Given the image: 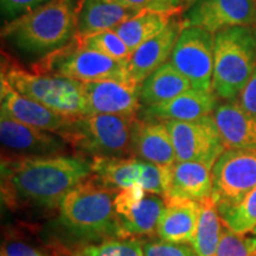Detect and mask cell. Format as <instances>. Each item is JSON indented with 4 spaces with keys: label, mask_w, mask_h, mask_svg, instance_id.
<instances>
[{
    "label": "cell",
    "mask_w": 256,
    "mask_h": 256,
    "mask_svg": "<svg viewBox=\"0 0 256 256\" xmlns=\"http://www.w3.org/2000/svg\"><path fill=\"white\" fill-rule=\"evenodd\" d=\"M92 176V160L74 153L2 156V197L12 210L56 209L70 190Z\"/></svg>",
    "instance_id": "obj_1"
},
{
    "label": "cell",
    "mask_w": 256,
    "mask_h": 256,
    "mask_svg": "<svg viewBox=\"0 0 256 256\" xmlns=\"http://www.w3.org/2000/svg\"><path fill=\"white\" fill-rule=\"evenodd\" d=\"M81 2L82 0H52L2 25V40L19 56L37 62L78 36Z\"/></svg>",
    "instance_id": "obj_2"
},
{
    "label": "cell",
    "mask_w": 256,
    "mask_h": 256,
    "mask_svg": "<svg viewBox=\"0 0 256 256\" xmlns=\"http://www.w3.org/2000/svg\"><path fill=\"white\" fill-rule=\"evenodd\" d=\"M118 192L94 174L70 190L58 206V220L66 235L90 244L119 238L114 206Z\"/></svg>",
    "instance_id": "obj_3"
},
{
    "label": "cell",
    "mask_w": 256,
    "mask_h": 256,
    "mask_svg": "<svg viewBox=\"0 0 256 256\" xmlns=\"http://www.w3.org/2000/svg\"><path fill=\"white\" fill-rule=\"evenodd\" d=\"M138 118L90 114L74 118L60 136L74 154L94 158L133 156L132 130Z\"/></svg>",
    "instance_id": "obj_4"
},
{
    "label": "cell",
    "mask_w": 256,
    "mask_h": 256,
    "mask_svg": "<svg viewBox=\"0 0 256 256\" xmlns=\"http://www.w3.org/2000/svg\"><path fill=\"white\" fill-rule=\"evenodd\" d=\"M22 95L70 118L88 115L82 82L32 72L2 52V75Z\"/></svg>",
    "instance_id": "obj_5"
},
{
    "label": "cell",
    "mask_w": 256,
    "mask_h": 256,
    "mask_svg": "<svg viewBox=\"0 0 256 256\" xmlns=\"http://www.w3.org/2000/svg\"><path fill=\"white\" fill-rule=\"evenodd\" d=\"M256 68V26H236L215 34L212 92L234 101Z\"/></svg>",
    "instance_id": "obj_6"
},
{
    "label": "cell",
    "mask_w": 256,
    "mask_h": 256,
    "mask_svg": "<svg viewBox=\"0 0 256 256\" xmlns=\"http://www.w3.org/2000/svg\"><path fill=\"white\" fill-rule=\"evenodd\" d=\"M32 72L49 74L78 82L120 81L132 83L127 64L83 46L76 36L62 49L31 63Z\"/></svg>",
    "instance_id": "obj_7"
},
{
    "label": "cell",
    "mask_w": 256,
    "mask_h": 256,
    "mask_svg": "<svg viewBox=\"0 0 256 256\" xmlns=\"http://www.w3.org/2000/svg\"><path fill=\"white\" fill-rule=\"evenodd\" d=\"M92 174L115 190L139 185L148 194L166 197L168 166L145 162L138 156L92 159Z\"/></svg>",
    "instance_id": "obj_8"
},
{
    "label": "cell",
    "mask_w": 256,
    "mask_h": 256,
    "mask_svg": "<svg viewBox=\"0 0 256 256\" xmlns=\"http://www.w3.org/2000/svg\"><path fill=\"white\" fill-rule=\"evenodd\" d=\"M171 134L178 162H196L214 168L226 151L214 115L192 121H164Z\"/></svg>",
    "instance_id": "obj_9"
},
{
    "label": "cell",
    "mask_w": 256,
    "mask_h": 256,
    "mask_svg": "<svg viewBox=\"0 0 256 256\" xmlns=\"http://www.w3.org/2000/svg\"><path fill=\"white\" fill-rule=\"evenodd\" d=\"M215 34L200 28H184L170 62L200 90L212 92Z\"/></svg>",
    "instance_id": "obj_10"
},
{
    "label": "cell",
    "mask_w": 256,
    "mask_h": 256,
    "mask_svg": "<svg viewBox=\"0 0 256 256\" xmlns=\"http://www.w3.org/2000/svg\"><path fill=\"white\" fill-rule=\"evenodd\" d=\"M212 198L217 206H230L256 188L255 150L226 148L212 168Z\"/></svg>",
    "instance_id": "obj_11"
},
{
    "label": "cell",
    "mask_w": 256,
    "mask_h": 256,
    "mask_svg": "<svg viewBox=\"0 0 256 256\" xmlns=\"http://www.w3.org/2000/svg\"><path fill=\"white\" fill-rule=\"evenodd\" d=\"M184 28H200L210 34L236 26H255V0H197L182 12Z\"/></svg>",
    "instance_id": "obj_12"
},
{
    "label": "cell",
    "mask_w": 256,
    "mask_h": 256,
    "mask_svg": "<svg viewBox=\"0 0 256 256\" xmlns=\"http://www.w3.org/2000/svg\"><path fill=\"white\" fill-rule=\"evenodd\" d=\"M0 140L2 156L34 158L69 154L72 151L60 134L23 124L4 113L0 114Z\"/></svg>",
    "instance_id": "obj_13"
},
{
    "label": "cell",
    "mask_w": 256,
    "mask_h": 256,
    "mask_svg": "<svg viewBox=\"0 0 256 256\" xmlns=\"http://www.w3.org/2000/svg\"><path fill=\"white\" fill-rule=\"evenodd\" d=\"M88 115L110 114L139 118L140 84L120 81L82 82Z\"/></svg>",
    "instance_id": "obj_14"
},
{
    "label": "cell",
    "mask_w": 256,
    "mask_h": 256,
    "mask_svg": "<svg viewBox=\"0 0 256 256\" xmlns=\"http://www.w3.org/2000/svg\"><path fill=\"white\" fill-rule=\"evenodd\" d=\"M0 102L2 113L23 124L52 133H63L74 119L22 95L4 78H0Z\"/></svg>",
    "instance_id": "obj_15"
},
{
    "label": "cell",
    "mask_w": 256,
    "mask_h": 256,
    "mask_svg": "<svg viewBox=\"0 0 256 256\" xmlns=\"http://www.w3.org/2000/svg\"><path fill=\"white\" fill-rule=\"evenodd\" d=\"M182 14L174 16L164 30L134 51L127 62L128 76L134 84H142L153 72L168 63L183 30Z\"/></svg>",
    "instance_id": "obj_16"
},
{
    "label": "cell",
    "mask_w": 256,
    "mask_h": 256,
    "mask_svg": "<svg viewBox=\"0 0 256 256\" xmlns=\"http://www.w3.org/2000/svg\"><path fill=\"white\" fill-rule=\"evenodd\" d=\"M217 96L214 92L190 88L162 104L142 107L139 119L156 121H192L215 113Z\"/></svg>",
    "instance_id": "obj_17"
},
{
    "label": "cell",
    "mask_w": 256,
    "mask_h": 256,
    "mask_svg": "<svg viewBox=\"0 0 256 256\" xmlns=\"http://www.w3.org/2000/svg\"><path fill=\"white\" fill-rule=\"evenodd\" d=\"M133 156L160 166H170L177 162L171 134L164 121H134L132 130Z\"/></svg>",
    "instance_id": "obj_18"
},
{
    "label": "cell",
    "mask_w": 256,
    "mask_h": 256,
    "mask_svg": "<svg viewBox=\"0 0 256 256\" xmlns=\"http://www.w3.org/2000/svg\"><path fill=\"white\" fill-rule=\"evenodd\" d=\"M200 211V202L166 197L165 209L156 230L159 238L166 242L191 246L196 236Z\"/></svg>",
    "instance_id": "obj_19"
},
{
    "label": "cell",
    "mask_w": 256,
    "mask_h": 256,
    "mask_svg": "<svg viewBox=\"0 0 256 256\" xmlns=\"http://www.w3.org/2000/svg\"><path fill=\"white\" fill-rule=\"evenodd\" d=\"M212 168L209 166L202 162L178 160L168 166L166 197L202 202L212 197Z\"/></svg>",
    "instance_id": "obj_20"
},
{
    "label": "cell",
    "mask_w": 256,
    "mask_h": 256,
    "mask_svg": "<svg viewBox=\"0 0 256 256\" xmlns=\"http://www.w3.org/2000/svg\"><path fill=\"white\" fill-rule=\"evenodd\" d=\"M214 118L226 148L256 151V116L247 113L238 101L220 104Z\"/></svg>",
    "instance_id": "obj_21"
},
{
    "label": "cell",
    "mask_w": 256,
    "mask_h": 256,
    "mask_svg": "<svg viewBox=\"0 0 256 256\" xmlns=\"http://www.w3.org/2000/svg\"><path fill=\"white\" fill-rule=\"evenodd\" d=\"M142 10L127 8L115 0H82L78 18V36L114 30Z\"/></svg>",
    "instance_id": "obj_22"
},
{
    "label": "cell",
    "mask_w": 256,
    "mask_h": 256,
    "mask_svg": "<svg viewBox=\"0 0 256 256\" xmlns=\"http://www.w3.org/2000/svg\"><path fill=\"white\" fill-rule=\"evenodd\" d=\"M165 209V198L147 194L136 206L118 216L119 238H134L156 234Z\"/></svg>",
    "instance_id": "obj_23"
},
{
    "label": "cell",
    "mask_w": 256,
    "mask_h": 256,
    "mask_svg": "<svg viewBox=\"0 0 256 256\" xmlns=\"http://www.w3.org/2000/svg\"><path fill=\"white\" fill-rule=\"evenodd\" d=\"M190 88V81L168 60L144 80L140 84V101L142 107L159 104Z\"/></svg>",
    "instance_id": "obj_24"
},
{
    "label": "cell",
    "mask_w": 256,
    "mask_h": 256,
    "mask_svg": "<svg viewBox=\"0 0 256 256\" xmlns=\"http://www.w3.org/2000/svg\"><path fill=\"white\" fill-rule=\"evenodd\" d=\"M178 14L182 12H159L142 10L134 17L115 28L114 31L122 38L133 54L144 43L159 34Z\"/></svg>",
    "instance_id": "obj_25"
},
{
    "label": "cell",
    "mask_w": 256,
    "mask_h": 256,
    "mask_svg": "<svg viewBox=\"0 0 256 256\" xmlns=\"http://www.w3.org/2000/svg\"><path fill=\"white\" fill-rule=\"evenodd\" d=\"M200 220L191 247L198 256H215L223 229V222L212 197L200 202Z\"/></svg>",
    "instance_id": "obj_26"
},
{
    "label": "cell",
    "mask_w": 256,
    "mask_h": 256,
    "mask_svg": "<svg viewBox=\"0 0 256 256\" xmlns=\"http://www.w3.org/2000/svg\"><path fill=\"white\" fill-rule=\"evenodd\" d=\"M224 226L234 232L247 234L256 226V188L241 200L230 206H217Z\"/></svg>",
    "instance_id": "obj_27"
},
{
    "label": "cell",
    "mask_w": 256,
    "mask_h": 256,
    "mask_svg": "<svg viewBox=\"0 0 256 256\" xmlns=\"http://www.w3.org/2000/svg\"><path fill=\"white\" fill-rule=\"evenodd\" d=\"M2 256H60V252L40 240L14 229L2 240Z\"/></svg>",
    "instance_id": "obj_28"
},
{
    "label": "cell",
    "mask_w": 256,
    "mask_h": 256,
    "mask_svg": "<svg viewBox=\"0 0 256 256\" xmlns=\"http://www.w3.org/2000/svg\"><path fill=\"white\" fill-rule=\"evenodd\" d=\"M78 40L83 46L104 54L119 62L127 64L132 56V51L114 30H104L87 36H78Z\"/></svg>",
    "instance_id": "obj_29"
},
{
    "label": "cell",
    "mask_w": 256,
    "mask_h": 256,
    "mask_svg": "<svg viewBox=\"0 0 256 256\" xmlns=\"http://www.w3.org/2000/svg\"><path fill=\"white\" fill-rule=\"evenodd\" d=\"M144 244L138 238H113L88 246L80 256H144Z\"/></svg>",
    "instance_id": "obj_30"
},
{
    "label": "cell",
    "mask_w": 256,
    "mask_h": 256,
    "mask_svg": "<svg viewBox=\"0 0 256 256\" xmlns=\"http://www.w3.org/2000/svg\"><path fill=\"white\" fill-rule=\"evenodd\" d=\"M256 252V238L234 232L223 224L215 256H252Z\"/></svg>",
    "instance_id": "obj_31"
},
{
    "label": "cell",
    "mask_w": 256,
    "mask_h": 256,
    "mask_svg": "<svg viewBox=\"0 0 256 256\" xmlns=\"http://www.w3.org/2000/svg\"><path fill=\"white\" fill-rule=\"evenodd\" d=\"M52 0H0L4 24L30 14Z\"/></svg>",
    "instance_id": "obj_32"
},
{
    "label": "cell",
    "mask_w": 256,
    "mask_h": 256,
    "mask_svg": "<svg viewBox=\"0 0 256 256\" xmlns=\"http://www.w3.org/2000/svg\"><path fill=\"white\" fill-rule=\"evenodd\" d=\"M144 256H198L190 244L153 241L144 244Z\"/></svg>",
    "instance_id": "obj_33"
},
{
    "label": "cell",
    "mask_w": 256,
    "mask_h": 256,
    "mask_svg": "<svg viewBox=\"0 0 256 256\" xmlns=\"http://www.w3.org/2000/svg\"><path fill=\"white\" fill-rule=\"evenodd\" d=\"M127 8L136 10H152L159 12H183L172 5L171 0H115Z\"/></svg>",
    "instance_id": "obj_34"
},
{
    "label": "cell",
    "mask_w": 256,
    "mask_h": 256,
    "mask_svg": "<svg viewBox=\"0 0 256 256\" xmlns=\"http://www.w3.org/2000/svg\"><path fill=\"white\" fill-rule=\"evenodd\" d=\"M236 101L247 113L256 116V68Z\"/></svg>",
    "instance_id": "obj_35"
},
{
    "label": "cell",
    "mask_w": 256,
    "mask_h": 256,
    "mask_svg": "<svg viewBox=\"0 0 256 256\" xmlns=\"http://www.w3.org/2000/svg\"><path fill=\"white\" fill-rule=\"evenodd\" d=\"M194 2H197V0H171L172 5L178 10H180V11H184L185 8H188V6L194 4Z\"/></svg>",
    "instance_id": "obj_36"
},
{
    "label": "cell",
    "mask_w": 256,
    "mask_h": 256,
    "mask_svg": "<svg viewBox=\"0 0 256 256\" xmlns=\"http://www.w3.org/2000/svg\"><path fill=\"white\" fill-rule=\"evenodd\" d=\"M252 234H254V235L256 236V226H255V228H254V229H252Z\"/></svg>",
    "instance_id": "obj_37"
},
{
    "label": "cell",
    "mask_w": 256,
    "mask_h": 256,
    "mask_svg": "<svg viewBox=\"0 0 256 256\" xmlns=\"http://www.w3.org/2000/svg\"><path fill=\"white\" fill-rule=\"evenodd\" d=\"M252 256H256V252H255V254H254V255H252Z\"/></svg>",
    "instance_id": "obj_38"
},
{
    "label": "cell",
    "mask_w": 256,
    "mask_h": 256,
    "mask_svg": "<svg viewBox=\"0 0 256 256\" xmlns=\"http://www.w3.org/2000/svg\"><path fill=\"white\" fill-rule=\"evenodd\" d=\"M255 2H256V0H255Z\"/></svg>",
    "instance_id": "obj_39"
},
{
    "label": "cell",
    "mask_w": 256,
    "mask_h": 256,
    "mask_svg": "<svg viewBox=\"0 0 256 256\" xmlns=\"http://www.w3.org/2000/svg\"><path fill=\"white\" fill-rule=\"evenodd\" d=\"M255 26H256V25H255Z\"/></svg>",
    "instance_id": "obj_40"
}]
</instances>
